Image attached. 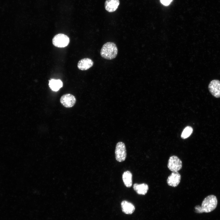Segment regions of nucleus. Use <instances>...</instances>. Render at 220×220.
I'll return each mask as SVG.
<instances>
[{
  "label": "nucleus",
  "instance_id": "f257e3e1",
  "mask_svg": "<svg viewBox=\"0 0 220 220\" xmlns=\"http://www.w3.org/2000/svg\"><path fill=\"white\" fill-rule=\"evenodd\" d=\"M217 205L216 197L214 195H210L205 197L203 200L201 206L197 205L195 207L197 213H209L213 211Z\"/></svg>",
  "mask_w": 220,
  "mask_h": 220
},
{
  "label": "nucleus",
  "instance_id": "f03ea898",
  "mask_svg": "<svg viewBox=\"0 0 220 220\" xmlns=\"http://www.w3.org/2000/svg\"><path fill=\"white\" fill-rule=\"evenodd\" d=\"M118 50L115 43L108 42L102 46L100 51L101 57L105 59L110 60L115 58L117 55Z\"/></svg>",
  "mask_w": 220,
  "mask_h": 220
},
{
  "label": "nucleus",
  "instance_id": "7ed1b4c3",
  "mask_svg": "<svg viewBox=\"0 0 220 220\" xmlns=\"http://www.w3.org/2000/svg\"><path fill=\"white\" fill-rule=\"evenodd\" d=\"M69 37L63 34H59L55 35L52 40V43L55 46L63 48L67 46L69 42Z\"/></svg>",
  "mask_w": 220,
  "mask_h": 220
},
{
  "label": "nucleus",
  "instance_id": "20e7f679",
  "mask_svg": "<svg viewBox=\"0 0 220 220\" xmlns=\"http://www.w3.org/2000/svg\"><path fill=\"white\" fill-rule=\"evenodd\" d=\"M115 157L116 160L119 162L124 161L126 158L127 153L125 144L122 142H119L116 145Z\"/></svg>",
  "mask_w": 220,
  "mask_h": 220
},
{
  "label": "nucleus",
  "instance_id": "39448f33",
  "mask_svg": "<svg viewBox=\"0 0 220 220\" xmlns=\"http://www.w3.org/2000/svg\"><path fill=\"white\" fill-rule=\"evenodd\" d=\"M182 167V162L177 156H170L168 160L167 164L168 168L172 172H178Z\"/></svg>",
  "mask_w": 220,
  "mask_h": 220
},
{
  "label": "nucleus",
  "instance_id": "423d86ee",
  "mask_svg": "<svg viewBox=\"0 0 220 220\" xmlns=\"http://www.w3.org/2000/svg\"><path fill=\"white\" fill-rule=\"evenodd\" d=\"M208 88L210 93L216 98L220 97V81L215 79L209 83Z\"/></svg>",
  "mask_w": 220,
  "mask_h": 220
},
{
  "label": "nucleus",
  "instance_id": "0eeeda50",
  "mask_svg": "<svg viewBox=\"0 0 220 220\" xmlns=\"http://www.w3.org/2000/svg\"><path fill=\"white\" fill-rule=\"evenodd\" d=\"M60 101L64 107L66 108H71L75 105L76 100L74 95L67 94L63 95L61 97Z\"/></svg>",
  "mask_w": 220,
  "mask_h": 220
},
{
  "label": "nucleus",
  "instance_id": "6e6552de",
  "mask_svg": "<svg viewBox=\"0 0 220 220\" xmlns=\"http://www.w3.org/2000/svg\"><path fill=\"white\" fill-rule=\"evenodd\" d=\"M181 176L178 172H173L167 180L168 185L172 187L177 186L180 182Z\"/></svg>",
  "mask_w": 220,
  "mask_h": 220
},
{
  "label": "nucleus",
  "instance_id": "1a4fd4ad",
  "mask_svg": "<svg viewBox=\"0 0 220 220\" xmlns=\"http://www.w3.org/2000/svg\"><path fill=\"white\" fill-rule=\"evenodd\" d=\"M120 4L119 0H106L105 2V8L108 12L116 11Z\"/></svg>",
  "mask_w": 220,
  "mask_h": 220
},
{
  "label": "nucleus",
  "instance_id": "9d476101",
  "mask_svg": "<svg viewBox=\"0 0 220 220\" xmlns=\"http://www.w3.org/2000/svg\"><path fill=\"white\" fill-rule=\"evenodd\" d=\"M94 64L93 61L90 58H84L80 60L78 62L77 67L81 70H86L91 67Z\"/></svg>",
  "mask_w": 220,
  "mask_h": 220
},
{
  "label": "nucleus",
  "instance_id": "9b49d317",
  "mask_svg": "<svg viewBox=\"0 0 220 220\" xmlns=\"http://www.w3.org/2000/svg\"><path fill=\"white\" fill-rule=\"evenodd\" d=\"M121 206L123 212L126 214H132L135 210L134 205L126 200H123L122 202Z\"/></svg>",
  "mask_w": 220,
  "mask_h": 220
},
{
  "label": "nucleus",
  "instance_id": "f8f14e48",
  "mask_svg": "<svg viewBox=\"0 0 220 220\" xmlns=\"http://www.w3.org/2000/svg\"><path fill=\"white\" fill-rule=\"evenodd\" d=\"M133 188L138 194L141 195L146 194L149 188L148 185L144 183L141 184L135 183L133 185Z\"/></svg>",
  "mask_w": 220,
  "mask_h": 220
},
{
  "label": "nucleus",
  "instance_id": "ddd939ff",
  "mask_svg": "<svg viewBox=\"0 0 220 220\" xmlns=\"http://www.w3.org/2000/svg\"><path fill=\"white\" fill-rule=\"evenodd\" d=\"M132 175L129 171L124 172L122 175V179L125 185L127 187H130L132 184Z\"/></svg>",
  "mask_w": 220,
  "mask_h": 220
},
{
  "label": "nucleus",
  "instance_id": "4468645a",
  "mask_svg": "<svg viewBox=\"0 0 220 220\" xmlns=\"http://www.w3.org/2000/svg\"><path fill=\"white\" fill-rule=\"evenodd\" d=\"M49 85L53 91H58L63 86V83L60 79H51L49 80Z\"/></svg>",
  "mask_w": 220,
  "mask_h": 220
},
{
  "label": "nucleus",
  "instance_id": "2eb2a0df",
  "mask_svg": "<svg viewBox=\"0 0 220 220\" xmlns=\"http://www.w3.org/2000/svg\"><path fill=\"white\" fill-rule=\"evenodd\" d=\"M193 131V129L190 126L186 127L182 131L181 137L184 139L189 137L192 134Z\"/></svg>",
  "mask_w": 220,
  "mask_h": 220
},
{
  "label": "nucleus",
  "instance_id": "dca6fc26",
  "mask_svg": "<svg viewBox=\"0 0 220 220\" xmlns=\"http://www.w3.org/2000/svg\"><path fill=\"white\" fill-rule=\"evenodd\" d=\"M171 1L172 0H161V3L165 5H169Z\"/></svg>",
  "mask_w": 220,
  "mask_h": 220
}]
</instances>
